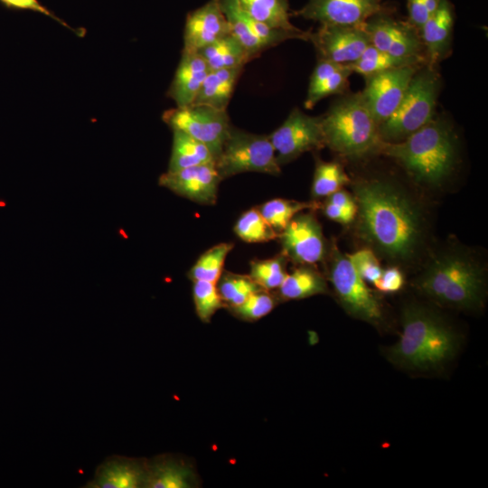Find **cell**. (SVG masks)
I'll return each instance as SVG.
<instances>
[{
	"instance_id": "obj_4",
	"label": "cell",
	"mask_w": 488,
	"mask_h": 488,
	"mask_svg": "<svg viewBox=\"0 0 488 488\" xmlns=\"http://www.w3.org/2000/svg\"><path fill=\"white\" fill-rule=\"evenodd\" d=\"M325 146L338 155L361 158L379 152V124L361 93L344 95L320 116Z\"/></svg>"
},
{
	"instance_id": "obj_6",
	"label": "cell",
	"mask_w": 488,
	"mask_h": 488,
	"mask_svg": "<svg viewBox=\"0 0 488 488\" xmlns=\"http://www.w3.org/2000/svg\"><path fill=\"white\" fill-rule=\"evenodd\" d=\"M441 86L434 66L422 65L413 76L394 113L379 127L384 142L400 141L434 118Z\"/></svg>"
},
{
	"instance_id": "obj_24",
	"label": "cell",
	"mask_w": 488,
	"mask_h": 488,
	"mask_svg": "<svg viewBox=\"0 0 488 488\" xmlns=\"http://www.w3.org/2000/svg\"><path fill=\"white\" fill-rule=\"evenodd\" d=\"M173 145L168 171L174 172L183 168L215 164L211 150L202 142L188 134L174 129Z\"/></svg>"
},
{
	"instance_id": "obj_20",
	"label": "cell",
	"mask_w": 488,
	"mask_h": 488,
	"mask_svg": "<svg viewBox=\"0 0 488 488\" xmlns=\"http://www.w3.org/2000/svg\"><path fill=\"white\" fill-rule=\"evenodd\" d=\"M199 484L192 464L172 455L146 460L144 488H192Z\"/></svg>"
},
{
	"instance_id": "obj_27",
	"label": "cell",
	"mask_w": 488,
	"mask_h": 488,
	"mask_svg": "<svg viewBox=\"0 0 488 488\" xmlns=\"http://www.w3.org/2000/svg\"><path fill=\"white\" fill-rule=\"evenodd\" d=\"M240 9L251 18L268 26L289 31L298 30L290 22L287 0H236Z\"/></svg>"
},
{
	"instance_id": "obj_3",
	"label": "cell",
	"mask_w": 488,
	"mask_h": 488,
	"mask_svg": "<svg viewBox=\"0 0 488 488\" xmlns=\"http://www.w3.org/2000/svg\"><path fill=\"white\" fill-rule=\"evenodd\" d=\"M455 336L440 318L417 305L404 309L399 342L388 351L389 360L412 369H428L450 358Z\"/></svg>"
},
{
	"instance_id": "obj_2",
	"label": "cell",
	"mask_w": 488,
	"mask_h": 488,
	"mask_svg": "<svg viewBox=\"0 0 488 488\" xmlns=\"http://www.w3.org/2000/svg\"><path fill=\"white\" fill-rule=\"evenodd\" d=\"M379 152L399 162L416 181L438 185L455 167L456 138L447 121L433 118L400 141H382Z\"/></svg>"
},
{
	"instance_id": "obj_39",
	"label": "cell",
	"mask_w": 488,
	"mask_h": 488,
	"mask_svg": "<svg viewBox=\"0 0 488 488\" xmlns=\"http://www.w3.org/2000/svg\"><path fill=\"white\" fill-rule=\"evenodd\" d=\"M0 3L4 5L5 7L9 9H14V10H30L33 12H37L40 14H42L44 15H47L51 17L52 19L58 22L62 26L71 30L73 33H75L78 36H84L85 31L84 29H74L68 25L63 20L57 17L54 14H52L49 9H47L45 6H43L38 0H0Z\"/></svg>"
},
{
	"instance_id": "obj_33",
	"label": "cell",
	"mask_w": 488,
	"mask_h": 488,
	"mask_svg": "<svg viewBox=\"0 0 488 488\" xmlns=\"http://www.w3.org/2000/svg\"><path fill=\"white\" fill-rule=\"evenodd\" d=\"M234 232L248 243L266 242L278 237V233L267 223L258 208L241 214L235 223Z\"/></svg>"
},
{
	"instance_id": "obj_30",
	"label": "cell",
	"mask_w": 488,
	"mask_h": 488,
	"mask_svg": "<svg viewBox=\"0 0 488 488\" xmlns=\"http://www.w3.org/2000/svg\"><path fill=\"white\" fill-rule=\"evenodd\" d=\"M233 243H220L206 250L188 272L192 281L204 280L217 283L222 271L227 255L231 251Z\"/></svg>"
},
{
	"instance_id": "obj_29",
	"label": "cell",
	"mask_w": 488,
	"mask_h": 488,
	"mask_svg": "<svg viewBox=\"0 0 488 488\" xmlns=\"http://www.w3.org/2000/svg\"><path fill=\"white\" fill-rule=\"evenodd\" d=\"M316 202H298L286 199H273L264 202L258 209L267 223L280 233L298 213L307 209H317Z\"/></svg>"
},
{
	"instance_id": "obj_36",
	"label": "cell",
	"mask_w": 488,
	"mask_h": 488,
	"mask_svg": "<svg viewBox=\"0 0 488 488\" xmlns=\"http://www.w3.org/2000/svg\"><path fill=\"white\" fill-rule=\"evenodd\" d=\"M277 303V298L268 290L260 288L252 293L242 304L228 309L236 317L253 322L268 314Z\"/></svg>"
},
{
	"instance_id": "obj_11",
	"label": "cell",
	"mask_w": 488,
	"mask_h": 488,
	"mask_svg": "<svg viewBox=\"0 0 488 488\" xmlns=\"http://www.w3.org/2000/svg\"><path fill=\"white\" fill-rule=\"evenodd\" d=\"M361 27L371 44L383 52L402 58L426 59L418 31L408 21L395 18L386 9L370 17Z\"/></svg>"
},
{
	"instance_id": "obj_12",
	"label": "cell",
	"mask_w": 488,
	"mask_h": 488,
	"mask_svg": "<svg viewBox=\"0 0 488 488\" xmlns=\"http://www.w3.org/2000/svg\"><path fill=\"white\" fill-rule=\"evenodd\" d=\"M422 65L395 68L365 79V88L361 93L379 126L397 109L413 76Z\"/></svg>"
},
{
	"instance_id": "obj_19",
	"label": "cell",
	"mask_w": 488,
	"mask_h": 488,
	"mask_svg": "<svg viewBox=\"0 0 488 488\" xmlns=\"http://www.w3.org/2000/svg\"><path fill=\"white\" fill-rule=\"evenodd\" d=\"M146 460L120 455L108 457L96 470L86 487L139 488L144 487Z\"/></svg>"
},
{
	"instance_id": "obj_9",
	"label": "cell",
	"mask_w": 488,
	"mask_h": 488,
	"mask_svg": "<svg viewBox=\"0 0 488 488\" xmlns=\"http://www.w3.org/2000/svg\"><path fill=\"white\" fill-rule=\"evenodd\" d=\"M328 277L341 304L354 317L371 323L381 318L378 301L359 276L347 255L332 249Z\"/></svg>"
},
{
	"instance_id": "obj_22",
	"label": "cell",
	"mask_w": 488,
	"mask_h": 488,
	"mask_svg": "<svg viewBox=\"0 0 488 488\" xmlns=\"http://www.w3.org/2000/svg\"><path fill=\"white\" fill-rule=\"evenodd\" d=\"M352 73L349 65L318 59L310 76L305 108L311 109L328 96L343 94Z\"/></svg>"
},
{
	"instance_id": "obj_32",
	"label": "cell",
	"mask_w": 488,
	"mask_h": 488,
	"mask_svg": "<svg viewBox=\"0 0 488 488\" xmlns=\"http://www.w3.org/2000/svg\"><path fill=\"white\" fill-rule=\"evenodd\" d=\"M216 286L227 308L242 304L252 293L260 289L249 275L222 271Z\"/></svg>"
},
{
	"instance_id": "obj_7",
	"label": "cell",
	"mask_w": 488,
	"mask_h": 488,
	"mask_svg": "<svg viewBox=\"0 0 488 488\" xmlns=\"http://www.w3.org/2000/svg\"><path fill=\"white\" fill-rule=\"evenodd\" d=\"M221 180L247 172L278 175L281 172L268 136L231 127L215 161Z\"/></svg>"
},
{
	"instance_id": "obj_23",
	"label": "cell",
	"mask_w": 488,
	"mask_h": 488,
	"mask_svg": "<svg viewBox=\"0 0 488 488\" xmlns=\"http://www.w3.org/2000/svg\"><path fill=\"white\" fill-rule=\"evenodd\" d=\"M244 67L210 70L192 104L227 110Z\"/></svg>"
},
{
	"instance_id": "obj_31",
	"label": "cell",
	"mask_w": 488,
	"mask_h": 488,
	"mask_svg": "<svg viewBox=\"0 0 488 488\" xmlns=\"http://www.w3.org/2000/svg\"><path fill=\"white\" fill-rule=\"evenodd\" d=\"M349 181L341 164L317 159L312 183V197L314 199L328 197L341 190Z\"/></svg>"
},
{
	"instance_id": "obj_14",
	"label": "cell",
	"mask_w": 488,
	"mask_h": 488,
	"mask_svg": "<svg viewBox=\"0 0 488 488\" xmlns=\"http://www.w3.org/2000/svg\"><path fill=\"white\" fill-rule=\"evenodd\" d=\"M308 41L314 45L317 59L349 65L356 61L370 39L361 26L320 24L315 32L310 31Z\"/></svg>"
},
{
	"instance_id": "obj_28",
	"label": "cell",
	"mask_w": 488,
	"mask_h": 488,
	"mask_svg": "<svg viewBox=\"0 0 488 488\" xmlns=\"http://www.w3.org/2000/svg\"><path fill=\"white\" fill-rule=\"evenodd\" d=\"M425 58H402L383 52L373 45L369 44L360 58L349 64L352 72L361 74L365 79L395 68L408 65L426 64Z\"/></svg>"
},
{
	"instance_id": "obj_26",
	"label": "cell",
	"mask_w": 488,
	"mask_h": 488,
	"mask_svg": "<svg viewBox=\"0 0 488 488\" xmlns=\"http://www.w3.org/2000/svg\"><path fill=\"white\" fill-rule=\"evenodd\" d=\"M292 273L286 274L277 288L284 300L303 299L327 292V285L323 276L309 265H300Z\"/></svg>"
},
{
	"instance_id": "obj_18",
	"label": "cell",
	"mask_w": 488,
	"mask_h": 488,
	"mask_svg": "<svg viewBox=\"0 0 488 488\" xmlns=\"http://www.w3.org/2000/svg\"><path fill=\"white\" fill-rule=\"evenodd\" d=\"M454 22L452 4L449 0H440L438 7L419 32L427 64L435 66L449 54Z\"/></svg>"
},
{
	"instance_id": "obj_25",
	"label": "cell",
	"mask_w": 488,
	"mask_h": 488,
	"mask_svg": "<svg viewBox=\"0 0 488 488\" xmlns=\"http://www.w3.org/2000/svg\"><path fill=\"white\" fill-rule=\"evenodd\" d=\"M210 70L244 67L250 59L239 40L230 33L197 52Z\"/></svg>"
},
{
	"instance_id": "obj_35",
	"label": "cell",
	"mask_w": 488,
	"mask_h": 488,
	"mask_svg": "<svg viewBox=\"0 0 488 488\" xmlns=\"http://www.w3.org/2000/svg\"><path fill=\"white\" fill-rule=\"evenodd\" d=\"M192 283V298L196 314L202 322L210 323L213 314L226 306L215 283L204 280H195Z\"/></svg>"
},
{
	"instance_id": "obj_21",
	"label": "cell",
	"mask_w": 488,
	"mask_h": 488,
	"mask_svg": "<svg viewBox=\"0 0 488 488\" xmlns=\"http://www.w3.org/2000/svg\"><path fill=\"white\" fill-rule=\"evenodd\" d=\"M209 71L198 52L183 51L167 97L174 101L176 107L192 104Z\"/></svg>"
},
{
	"instance_id": "obj_38",
	"label": "cell",
	"mask_w": 488,
	"mask_h": 488,
	"mask_svg": "<svg viewBox=\"0 0 488 488\" xmlns=\"http://www.w3.org/2000/svg\"><path fill=\"white\" fill-rule=\"evenodd\" d=\"M439 3L440 0H408V22L419 33Z\"/></svg>"
},
{
	"instance_id": "obj_16",
	"label": "cell",
	"mask_w": 488,
	"mask_h": 488,
	"mask_svg": "<svg viewBox=\"0 0 488 488\" xmlns=\"http://www.w3.org/2000/svg\"><path fill=\"white\" fill-rule=\"evenodd\" d=\"M221 181L215 164H205L167 171L160 176L159 184L197 203L213 205Z\"/></svg>"
},
{
	"instance_id": "obj_41",
	"label": "cell",
	"mask_w": 488,
	"mask_h": 488,
	"mask_svg": "<svg viewBox=\"0 0 488 488\" xmlns=\"http://www.w3.org/2000/svg\"><path fill=\"white\" fill-rule=\"evenodd\" d=\"M328 202L341 207L344 211L356 216L357 205L355 200L345 191L339 190L327 197Z\"/></svg>"
},
{
	"instance_id": "obj_10",
	"label": "cell",
	"mask_w": 488,
	"mask_h": 488,
	"mask_svg": "<svg viewBox=\"0 0 488 488\" xmlns=\"http://www.w3.org/2000/svg\"><path fill=\"white\" fill-rule=\"evenodd\" d=\"M268 136L280 166L325 146L320 117L309 116L298 108Z\"/></svg>"
},
{
	"instance_id": "obj_34",
	"label": "cell",
	"mask_w": 488,
	"mask_h": 488,
	"mask_svg": "<svg viewBox=\"0 0 488 488\" xmlns=\"http://www.w3.org/2000/svg\"><path fill=\"white\" fill-rule=\"evenodd\" d=\"M286 260L283 253L272 258L254 260L250 263L249 277L263 289L268 291L277 289L287 274Z\"/></svg>"
},
{
	"instance_id": "obj_42",
	"label": "cell",
	"mask_w": 488,
	"mask_h": 488,
	"mask_svg": "<svg viewBox=\"0 0 488 488\" xmlns=\"http://www.w3.org/2000/svg\"><path fill=\"white\" fill-rule=\"evenodd\" d=\"M323 210L327 218L342 224H348L352 222L355 217V215L344 211L341 207L328 201H326Z\"/></svg>"
},
{
	"instance_id": "obj_17",
	"label": "cell",
	"mask_w": 488,
	"mask_h": 488,
	"mask_svg": "<svg viewBox=\"0 0 488 488\" xmlns=\"http://www.w3.org/2000/svg\"><path fill=\"white\" fill-rule=\"evenodd\" d=\"M220 0H210L188 14L183 31V52H197L230 33Z\"/></svg>"
},
{
	"instance_id": "obj_8",
	"label": "cell",
	"mask_w": 488,
	"mask_h": 488,
	"mask_svg": "<svg viewBox=\"0 0 488 488\" xmlns=\"http://www.w3.org/2000/svg\"><path fill=\"white\" fill-rule=\"evenodd\" d=\"M162 118L172 130H181L203 143L215 161L232 127L227 110L198 104L170 108Z\"/></svg>"
},
{
	"instance_id": "obj_15",
	"label": "cell",
	"mask_w": 488,
	"mask_h": 488,
	"mask_svg": "<svg viewBox=\"0 0 488 488\" xmlns=\"http://www.w3.org/2000/svg\"><path fill=\"white\" fill-rule=\"evenodd\" d=\"M384 9L382 0H309L295 14L320 24L361 26Z\"/></svg>"
},
{
	"instance_id": "obj_37",
	"label": "cell",
	"mask_w": 488,
	"mask_h": 488,
	"mask_svg": "<svg viewBox=\"0 0 488 488\" xmlns=\"http://www.w3.org/2000/svg\"><path fill=\"white\" fill-rule=\"evenodd\" d=\"M347 257L364 281L374 284L380 278L382 269L372 250L362 249L347 254Z\"/></svg>"
},
{
	"instance_id": "obj_13",
	"label": "cell",
	"mask_w": 488,
	"mask_h": 488,
	"mask_svg": "<svg viewBox=\"0 0 488 488\" xmlns=\"http://www.w3.org/2000/svg\"><path fill=\"white\" fill-rule=\"evenodd\" d=\"M282 253L298 265H314L327 254L321 226L312 213H298L278 233Z\"/></svg>"
},
{
	"instance_id": "obj_5",
	"label": "cell",
	"mask_w": 488,
	"mask_h": 488,
	"mask_svg": "<svg viewBox=\"0 0 488 488\" xmlns=\"http://www.w3.org/2000/svg\"><path fill=\"white\" fill-rule=\"evenodd\" d=\"M418 286L440 303L472 308L481 302L483 276L470 258L450 254L434 260L418 280Z\"/></svg>"
},
{
	"instance_id": "obj_40",
	"label": "cell",
	"mask_w": 488,
	"mask_h": 488,
	"mask_svg": "<svg viewBox=\"0 0 488 488\" xmlns=\"http://www.w3.org/2000/svg\"><path fill=\"white\" fill-rule=\"evenodd\" d=\"M403 274L395 267L382 270L380 278L374 283L377 289L383 293L397 292L403 286Z\"/></svg>"
},
{
	"instance_id": "obj_1",
	"label": "cell",
	"mask_w": 488,
	"mask_h": 488,
	"mask_svg": "<svg viewBox=\"0 0 488 488\" xmlns=\"http://www.w3.org/2000/svg\"><path fill=\"white\" fill-rule=\"evenodd\" d=\"M353 192L361 237L390 258H409L422 234L418 207L403 192L381 180L360 181Z\"/></svg>"
}]
</instances>
